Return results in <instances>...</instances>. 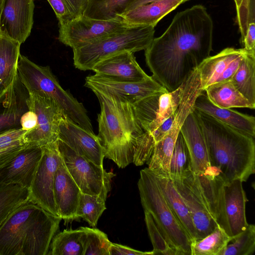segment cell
Here are the masks:
<instances>
[{"instance_id": "obj_9", "label": "cell", "mask_w": 255, "mask_h": 255, "mask_svg": "<svg viewBox=\"0 0 255 255\" xmlns=\"http://www.w3.org/2000/svg\"><path fill=\"white\" fill-rule=\"evenodd\" d=\"M170 177L192 219L195 230V240L203 239L211 233L218 225L212 216L196 175L190 170L181 176H170Z\"/></svg>"}, {"instance_id": "obj_18", "label": "cell", "mask_w": 255, "mask_h": 255, "mask_svg": "<svg viewBox=\"0 0 255 255\" xmlns=\"http://www.w3.org/2000/svg\"><path fill=\"white\" fill-rule=\"evenodd\" d=\"M58 139L78 155L103 166L104 149L97 135L64 117L59 126Z\"/></svg>"}, {"instance_id": "obj_14", "label": "cell", "mask_w": 255, "mask_h": 255, "mask_svg": "<svg viewBox=\"0 0 255 255\" xmlns=\"http://www.w3.org/2000/svg\"><path fill=\"white\" fill-rule=\"evenodd\" d=\"M85 86L92 91L119 97L133 105L149 96L168 91L152 76L139 82L117 81L96 74L86 77Z\"/></svg>"}, {"instance_id": "obj_22", "label": "cell", "mask_w": 255, "mask_h": 255, "mask_svg": "<svg viewBox=\"0 0 255 255\" xmlns=\"http://www.w3.org/2000/svg\"><path fill=\"white\" fill-rule=\"evenodd\" d=\"M28 97L17 73L10 86L0 95V134L21 128V117L29 110Z\"/></svg>"}, {"instance_id": "obj_45", "label": "cell", "mask_w": 255, "mask_h": 255, "mask_svg": "<svg viewBox=\"0 0 255 255\" xmlns=\"http://www.w3.org/2000/svg\"><path fill=\"white\" fill-rule=\"evenodd\" d=\"M27 131L21 128L0 134V147L8 145L21 139Z\"/></svg>"}, {"instance_id": "obj_41", "label": "cell", "mask_w": 255, "mask_h": 255, "mask_svg": "<svg viewBox=\"0 0 255 255\" xmlns=\"http://www.w3.org/2000/svg\"><path fill=\"white\" fill-rule=\"evenodd\" d=\"M144 220L148 234L153 246V255H179L169 244L166 237L156 224L151 215L144 211Z\"/></svg>"}, {"instance_id": "obj_43", "label": "cell", "mask_w": 255, "mask_h": 255, "mask_svg": "<svg viewBox=\"0 0 255 255\" xmlns=\"http://www.w3.org/2000/svg\"><path fill=\"white\" fill-rule=\"evenodd\" d=\"M24 146L21 138L8 145L0 147V169L7 164Z\"/></svg>"}, {"instance_id": "obj_37", "label": "cell", "mask_w": 255, "mask_h": 255, "mask_svg": "<svg viewBox=\"0 0 255 255\" xmlns=\"http://www.w3.org/2000/svg\"><path fill=\"white\" fill-rule=\"evenodd\" d=\"M83 255H110L112 242L107 234L96 228L81 227Z\"/></svg>"}, {"instance_id": "obj_26", "label": "cell", "mask_w": 255, "mask_h": 255, "mask_svg": "<svg viewBox=\"0 0 255 255\" xmlns=\"http://www.w3.org/2000/svg\"><path fill=\"white\" fill-rule=\"evenodd\" d=\"M185 1L165 0L152 2L129 9L120 15V17L128 26L155 27L163 17Z\"/></svg>"}, {"instance_id": "obj_34", "label": "cell", "mask_w": 255, "mask_h": 255, "mask_svg": "<svg viewBox=\"0 0 255 255\" xmlns=\"http://www.w3.org/2000/svg\"><path fill=\"white\" fill-rule=\"evenodd\" d=\"M82 230H64L53 237L47 255H83Z\"/></svg>"}, {"instance_id": "obj_35", "label": "cell", "mask_w": 255, "mask_h": 255, "mask_svg": "<svg viewBox=\"0 0 255 255\" xmlns=\"http://www.w3.org/2000/svg\"><path fill=\"white\" fill-rule=\"evenodd\" d=\"M232 239L218 226L203 239L191 241V255H222Z\"/></svg>"}, {"instance_id": "obj_38", "label": "cell", "mask_w": 255, "mask_h": 255, "mask_svg": "<svg viewBox=\"0 0 255 255\" xmlns=\"http://www.w3.org/2000/svg\"><path fill=\"white\" fill-rule=\"evenodd\" d=\"M53 9L59 25L83 16L89 0H47Z\"/></svg>"}, {"instance_id": "obj_32", "label": "cell", "mask_w": 255, "mask_h": 255, "mask_svg": "<svg viewBox=\"0 0 255 255\" xmlns=\"http://www.w3.org/2000/svg\"><path fill=\"white\" fill-rule=\"evenodd\" d=\"M131 0H89L84 15L100 20L122 21ZM123 22V21H122Z\"/></svg>"}, {"instance_id": "obj_49", "label": "cell", "mask_w": 255, "mask_h": 255, "mask_svg": "<svg viewBox=\"0 0 255 255\" xmlns=\"http://www.w3.org/2000/svg\"><path fill=\"white\" fill-rule=\"evenodd\" d=\"M165 0H131L130 2L129 3L127 10L126 11H128L129 9L133 8L136 6L152 2L158 1H162ZM186 1L189 0H185Z\"/></svg>"}, {"instance_id": "obj_13", "label": "cell", "mask_w": 255, "mask_h": 255, "mask_svg": "<svg viewBox=\"0 0 255 255\" xmlns=\"http://www.w3.org/2000/svg\"><path fill=\"white\" fill-rule=\"evenodd\" d=\"M186 80L172 92L156 93L132 105L136 118L144 131L151 134L176 111L181 102Z\"/></svg>"}, {"instance_id": "obj_16", "label": "cell", "mask_w": 255, "mask_h": 255, "mask_svg": "<svg viewBox=\"0 0 255 255\" xmlns=\"http://www.w3.org/2000/svg\"><path fill=\"white\" fill-rule=\"evenodd\" d=\"M180 132L188 149L192 172L197 175H220V172L211 164L202 127L194 110L184 121Z\"/></svg>"}, {"instance_id": "obj_27", "label": "cell", "mask_w": 255, "mask_h": 255, "mask_svg": "<svg viewBox=\"0 0 255 255\" xmlns=\"http://www.w3.org/2000/svg\"><path fill=\"white\" fill-rule=\"evenodd\" d=\"M152 172L158 187L171 211L180 224L191 239H195V230L188 210L175 188L170 174Z\"/></svg>"}, {"instance_id": "obj_24", "label": "cell", "mask_w": 255, "mask_h": 255, "mask_svg": "<svg viewBox=\"0 0 255 255\" xmlns=\"http://www.w3.org/2000/svg\"><path fill=\"white\" fill-rule=\"evenodd\" d=\"M81 193L62 158L55 175L54 194L59 216L65 223L77 220L76 214Z\"/></svg>"}, {"instance_id": "obj_19", "label": "cell", "mask_w": 255, "mask_h": 255, "mask_svg": "<svg viewBox=\"0 0 255 255\" xmlns=\"http://www.w3.org/2000/svg\"><path fill=\"white\" fill-rule=\"evenodd\" d=\"M40 207L27 200L18 207L0 228V255H20L25 233Z\"/></svg>"}, {"instance_id": "obj_39", "label": "cell", "mask_w": 255, "mask_h": 255, "mask_svg": "<svg viewBox=\"0 0 255 255\" xmlns=\"http://www.w3.org/2000/svg\"><path fill=\"white\" fill-rule=\"evenodd\" d=\"M222 255H253L255 251V226L248 224L241 233L233 237Z\"/></svg>"}, {"instance_id": "obj_2", "label": "cell", "mask_w": 255, "mask_h": 255, "mask_svg": "<svg viewBox=\"0 0 255 255\" xmlns=\"http://www.w3.org/2000/svg\"><path fill=\"white\" fill-rule=\"evenodd\" d=\"M200 123L210 163L226 181H247L255 173L254 138L194 109Z\"/></svg>"}, {"instance_id": "obj_20", "label": "cell", "mask_w": 255, "mask_h": 255, "mask_svg": "<svg viewBox=\"0 0 255 255\" xmlns=\"http://www.w3.org/2000/svg\"><path fill=\"white\" fill-rule=\"evenodd\" d=\"M33 0H4L0 19V29L11 38L24 43L33 24Z\"/></svg>"}, {"instance_id": "obj_10", "label": "cell", "mask_w": 255, "mask_h": 255, "mask_svg": "<svg viewBox=\"0 0 255 255\" xmlns=\"http://www.w3.org/2000/svg\"><path fill=\"white\" fill-rule=\"evenodd\" d=\"M128 27L122 21L96 19L83 15L59 25L58 39L74 49L99 42Z\"/></svg>"}, {"instance_id": "obj_29", "label": "cell", "mask_w": 255, "mask_h": 255, "mask_svg": "<svg viewBox=\"0 0 255 255\" xmlns=\"http://www.w3.org/2000/svg\"><path fill=\"white\" fill-rule=\"evenodd\" d=\"M183 124L182 119L176 118L163 138L155 144L152 154L146 162L150 170L169 174L171 158Z\"/></svg>"}, {"instance_id": "obj_44", "label": "cell", "mask_w": 255, "mask_h": 255, "mask_svg": "<svg viewBox=\"0 0 255 255\" xmlns=\"http://www.w3.org/2000/svg\"><path fill=\"white\" fill-rule=\"evenodd\" d=\"M176 111L165 120L150 135L155 144L160 141L171 128L176 115Z\"/></svg>"}, {"instance_id": "obj_28", "label": "cell", "mask_w": 255, "mask_h": 255, "mask_svg": "<svg viewBox=\"0 0 255 255\" xmlns=\"http://www.w3.org/2000/svg\"><path fill=\"white\" fill-rule=\"evenodd\" d=\"M20 45L0 29V95L10 86L17 73Z\"/></svg>"}, {"instance_id": "obj_8", "label": "cell", "mask_w": 255, "mask_h": 255, "mask_svg": "<svg viewBox=\"0 0 255 255\" xmlns=\"http://www.w3.org/2000/svg\"><path fill=\"white\" fill-rule=\"evenodd\" d=\"M57 143L66 167L82 193L93 195L110 191L114 173L78 155L60 140Z\"/></svg>"}, {"instance_id": "obj_17", "label": "cell", "mask_w": 255, "mask_h": 255, "mask_svg": "<svg viewBox=\"0 0 255 255\" xmlns=\"http://www.w3.org/2000/svg\"><path fill=\"white\" fill-rule=\"evenodd\" d=\"M247 52L244 48L228 47L204 59L197 67L202 91L211 85L231 80Z\"/></svg>"}, {"instance_id": "obj_5", "label": "cell", "mask_w": 255, "mask_h": 255, "mask_svg": "<svg viewBox=\"0 0 255 255\" xmlns=\"http://www.w3.org/2000/svg\"><path fill=\"white\" fill-rule=\"evenodd\" d=\"M17 68L19 78L29 94L50 100L58 106L68 119L86 130L94 132L83 104L62 88L48 66L37 65L20 54Z\"/></svg>"}, {"instance_id": "obj_48", "label": "cell", "mask_w": 255, "mask_h": 255, "mask_svg": "<svg viewBox=\"0 0 255 255\" xmlns=\"http://www.w3.org/2000/svg\"><path fill=\"white\" fill-rule=\"evenodd\" d=\"M37 121V118L36 114L28 110L21 117L20 120L21 127L24 130H31L36 127Z\"/></svg>"}, {"instance_id": "obj_12", "label": "cell", "mask_w": 255, "mask_h": 255, "mask_svg": "<svg viewBox=\"0 0 255 255\" xmlns=\"http://www.w3.org/2000/svg\"><path fill=\"white\" fill-rule=\"evenodd\" d=\"M27 104L37 121L36 127L23 136V143L43 146L57 141L59 124L65 117L62 111L50 100L34 94H29Z\"/></svg>"}, {"instance_id": "obj_11", "label": "cell", "mask_w": 255, "mask_h": 255, "mask_svg": "<svg viewBox=\"0 0 255 255\" xmlns=\"http://www.w3.org/2000/svg\"><path fill=\"white\" fill-rule=\"evenodd\" d=\"M41 147L42 154L28 189V200L53 215L59 217L54 199V185L55 173L62 157L57 141Z\"/></svg>"}, {"instance_id": "obj_47", "label": "cell", "mask_w": 255, "mask_h": 255, "mask_svg": "<svg viewBox=\"0 0 255 255\" xmlns=\"http://www.w3.org/2000/svg\"><path fill=\"white\" fill-rule=\"evenodd\" d=\"M244 48L248 51L255 53V23H249L247 33L242 40Z\"/></svg>"}, {"instance_id": "obj_1", "label": "cell", "mask_w": 255, "mask_h": 255, "mask_svg": "<svg viewBox=\"0 0 255 255\" xmlns=\"http://www.w3.org/2000/svg\"><path fill=\"white\" fill-rule=\"evenodd\" d=\"M213 22L197 4L178 12L159 37L144 50L152 77L168 92L178 88L212 50Z\"/></svg>"}, {"instance_id": "obj_6", "label": "cell", "mask_w": 255, "mask_h": 255, "mask_svg": "<svg viewBox=\"0 0 255 255\" xmlns=\"http://www.w3.org/2000/svg\"><path fill=\"white\" fill-rule=\"evenodd\" d=\"M137 186L144 211L151 215L170 246L179 255H191V239L167 204L148 168L140 170Z\"/></svg>"}, {"instance_id": "obj_7", "label": "cell", "mask_w": 255, "mask_h": 255, "mask_svg": "<svg viewBox=\"0 0 255 255\" xmlns=\"http://www.w3.org/2000/svg\"><path fill=\"white\" fill-rule=\"evenodd\" d=\"M153 26H129L126 30L99 42L73 49V64L82 71L92 70L99 62L126 52L145 50L150 44L155 29Z\"/></svg>"}, {"instance_id": "obj_21", "label": "cell", "mask_w": 255, "mask_h": 255, "mask_svg": "<svg viewBox=\"0 0 255 255\" xmlns=\"http://www.w3.org/2000/svg\"><path fill=\"white\" fill-rule=\"evenodd\" d=\"M42 154L41 146L25 145L0 169V185L16 184L29 189Z\"/></svg>"}, {"instance_id": "obj_23", "label": "cell", "mask_w": 255, "mask_h": 255, "mask_svg": "<svg viewBox=\"0 0 255 255\" xmlns=\"http://www.w3.org/2000/svg\"><path fill=\"white\" fill-rule=\"evenodd\" d=\"M133 52H122L98 63L92 69L96 75L111 80L139 82L150 78L140 67Z\"/></svg>"}, {"instance_id": "obj_25", "label": "cell", "mask_w": 255, "mask_h": 255, "mask_svg": "<svg viewBox=\"0 0 255 255\" xmlns=\"http://www.w3.org/2000/svg\"><path fill=\"white\" fill-rule=\"evenodd\" d=\"M193 107L194 109L255 138V118L254 116L231 109L218 107L211 102L203 92L197 96Z\"/></svg>"}, {"instance_id": "obj_50", "label": "cell", "mask_w": 255, "mask_h": 255, "mask_svg": "<svg viewBox=\"0 0 255 255\" xmlns=\"http://www.w3.org/2000/svg\"><path fill=\"white\" fill-rule=\"evenodd\" d=\"M4 0H0V19Z\"/></svg>"}, {"instance_id": "obj_33", "label": "cell", "mask_w": 255, "mask_h": 255, "mask_svg": "<svg viewBox=\"0 0 255 255\" xmlns=\"http://www.w3.org/2000/svg\"><path fill=\"white\" fill-rule=\"evenodd\" d=\"M29 190L16 184L0 185V228L9 216L28 200Z\"/></svg>"}, {"instance_id": "obj_36", "label": "cell", "mask_w": 255, "mask_h": 255, "mask_svg": "<svg viewBox=\"0 0 255 255\" xmlns=\"http://www.w3.org/2000/svg\"><path fill=\"white\" fill-rule=\"evenodd\" d=\"M107 194L105 192L93 195L81 193L76 214L77 220L81 218L90 226L95 227L99 218L106 209Z\"/></svg>"}, {"instance_id": "obj_42", "label": "cell", "mask_w": 255, "mask_h": 255, "mask_svg": "<svg viewBox=\"0 0 255 255\" xmlns=\"http://www.w3.org/2000/svg\"><path fill=\"white\" fill-rule=\"evenodd\" d=\"M237 11V20L241 34L244 38L250 22L255 21V0H234Z\"/></svg>"}, {"instance_id": "obj_3", "label": "cell", "mask_w": 255, "mask_h": 255, "mask_svg": "<svg viewBox=\"0 0 255 255\" xmlns=\"http://www.w3.org/2000/svg\"><path fill=\"white\" fill-rule=\"evenodd\" d=\"M93 92L100 105L97 136L104 156L124 168L133 162L147 132L140 126L132 104L116 96Z\"/></svg>"}, {"instance_id": "obj_46", "label": "cell", "mask_w": 255, "mask_h": 255, "mask_svg": "<svg viewBox=\"0 0 255 255\" xmlns=\"http://www.w3.org/2000/svg\"><path fill=\"white\" fill-rule=\"evenodd\" d=\"M110 255H153L151 252H144L132 249L129 247L112 243Z\"/></svg>"}, {"instance_id": "obj_15", "label": "cell", "mask_w": 255, "mask_h": 255, "mask_svg": "<svg viewBox=\"0 0 255 255\" xmlns=\"http://www.w3.org/2000/svg\"><path fill=\"white\" fill-rule=\"evenodd\" d=\"M61 220L40 207L27 227L20 255H47Z\"/></svg>"}, {"instance_id": "obj_4", "label": "cell", "mask_w": 255, "mask_h": 255, "mask_svg": "<svg viewBox=\"0 0 255 255\" xmlns=\"http://www.w3.org/2000/svg\"><path fill=\"white\" fill-rule=\"evenodd\" d=\"M195 175L218 226L232 238L242 232L249 224L243 182L226 181L220 175Z\"/></svg>"}, {"instance_id": "obj_30", "label": "cell", "mask_w": 255, "mask_h": 255, "mask_svg": "<svg viewBox=\"0 0 255 255\" xmlns=\"http://www.w3.org/2000/svg\"><path fill=\"white\" fill-rule=\"evenodd\" d=\"M204 91L211 102L218 107L255 108V104L250 102L237 89L231 80L211 85Z\"/></svg>"}, {"instance_id": "obj_31", "label": "cell", "mask_w": 255, "mask_h": 255, "mask_svg": "<svg viewBox=\"0 0 255 255\" xmlns=\"http://www.w3.org/2000/svg\"><path fill=\"white\" fill-rule=\"evenodd\" d=\"M231 81L246 98L255 104V53L247 51Z\"/></svg>"}, {"instance_id": "obj_40", "label": "cell", "mask_w": 255, "mask_h": 255, "mask_svg": "<svg viewBox=\"0 0 255 255\" xmlns=\"http://www.w3.org/2000/svg\"><path fill=\"white\" fill-rule=\"evenodd\" d=\"M190 170L189 152L183 136L180 132L170 160L169 174L172 176H181Z\"/></svg>"}]
</instances>
